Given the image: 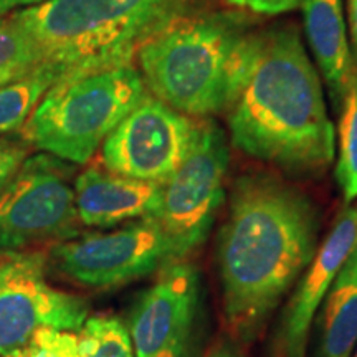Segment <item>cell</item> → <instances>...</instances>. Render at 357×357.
Returning <instances> with one entry per match:
<instances>
[{
    "label": "cell",
    "instance_id": "cell-1",
    "mask_svg": "<svg viewBox=\"0 0 357 357\" xmlns=\"http://www.w3.org/2000/svg\"><path fill=\"white\" fill-rule=\"evenodd\" d=\"M318 211L305 192L265 172L236 178L217 260L223 314L238 341L258 337L305 273L318 250Z\"/></svg>",
    "mask_w": 357,
    "mask_h": 357
},
{
    "label": "cell",
    "instance_id": "cell-2",
    "mask_svg": "<svg viewBox=\"0 0 357 357\" xmlns=\"http://www.w3.org/2000/svg\"><path fill=\"white\" fill-rule=\"evenodd\" d=\"M229 113L231 142L291 174H319L336 154L318 70L291 25L260 32L247 77Z\"/></svg>",
    "mask_w": 357,
    "mask_h": 357
},
{
    "label": "cell",
    "instance_id": "cell-3",
    "mask_svg": "<svg viewBox=\"0 0 357 357\" xmlns=\"http://www.w3.org/2000/svg\"><path fill=\"white\" fill-rule=\"evenodd\" d=\"M208 0H45L12 19L29 33L55 83L131 65L141 47Z\"/></svg>",
    "mask_w": 357,
    "mask_h": 357
},
{
    "label": "cell",
    "instance_id": "cell-4",
    "mask_svg": "<svg viewBox=\"0 0 357 357\" xmlns=\"http://www.w3.org/2000/svg\"><path fill=\"white\" fill-rule=\"evenodd\" d=\"M260 32L230 12L195 13L176 22L137 52L151 95L185 116L227 113L255 55Z\"/></svg>",
    "mask_w": 357,
    "mask_h": 357
},
{
    "label": "cell",
    "instance_id": "cell-5",
    "mask_svg": "<svg viewBox=\"0 0 357 357\" xmlns=\"http://www.w3.org/2000/svg\"><path fill=\"white\" fill-rule=\"evenodd\" d=\"M139 70L116 66L58 82L25 124V137L43 153L86 164L146 95Z\"/></svg>",
    "mask_w": 357,
    "mask_h": 357
},
{
    "label": "cell",
    "instance_id": "cell-6",
    "mask_svg": "<svg viewBox=\"0 0 357 357\" xmlns=\"http://www.w3.org/2000/svg\"><path fill=\"white\" fill-rule=\"evenodd\" d=\"M185 258L154 217L109 231L68 240L52 250L61 275L89 288H113L160 271Z\"/></svg>",
    "mask_w": 357,
    "mask_h": 357
},
{
    "label": "cell",
    "instance_id": "cell-7",
    "mask_svg": "<svg viewBox=\"0 0 357 357\" xmlns=\"http://www.w3.org/2000/svg\"><path fill=\"white\" fill-rule=\"evenodd\" d=\"M68 166L50 155L24 160L0 192V252H19L79 234Z\"/></svg>",
    "mask_w": 357,
    "mask_h": 357
},
{
    "label": "cell",
    "instance_id": "cell-8",
    "mask_svg": "<svg viewBox=\"0 0 357 357\" xmlns=\"http://www.w3.org/2000/svg\"><path fill=\"white\" fill-rule=\"evenodd\" d=\"M229 169L227 134L211 118L197 123L194 146L182 166L162 184L155 220L187 257L204 243L225 197Z\"/></svg>",
    "mask_w": 357,
    "mask_h": 357
},
{
    "label": "cell",
    "instance_id": "cell-9",
    "mask_svg": "<svg viewBox=\"0 0 357 357\" xmlns=\"http://www.w3.org/2000/svg\"><path fill=\"white\" fill-rule=\"evenodd\" d=\"M197 123L146 93L101 144V160L119 176L162 185L194 146Z\"/></svg>",
    "mask_w": 357,
    "mask_h": 357
},
{
    "label": "cell",
    "instance_id": "cell-10",
    "mask_svg": "<svg viewBox=\"0 0 357 357\" xmlns=\"http://www.w3.org/2000/svg\"><path fill=\"white\" fill-rule=\"evenodd\" d=\"M200 316V276L177 261L134 303L129 318L134 357H192Z\"/></svg>",
    "mask_w": 357,
    "mask_h": 357
},
{
    "label": "cell",
    "instance_id": "cell-11",
    "mask_svg": "<svg viewBox=\"0 0 357 357\" xmlns=\"http://www.w3.org/2000/svg\"><path fill=\"white\" fill-rule=\"evenodd\" d=\"M42 266L38 261L0 283V357L22 349L40 329L79 331L88 318V303L50 287Z\"/></svg>",
    "mask_w": 357,
    "mask_h": 357
},
{
    "label": "cell",
    "instance_id": "cell-12",
    "mask_svg": "<svg viewBox=\"0 0 357 357\" xmlns=\"http://www.w3.org/2000/svg\"><path fill=\"white\" fill-rule=\"evenodd\" d=\"M357 248V207H346L303 273L283 314L278 347L284 357H305L307 336L326 294Z\"/></svg>",
    "mask_w": 357,
    "mask_h": 357
},
{
    "label": "cell",
    "instance_id": "cell-13",
    "mask_svg": "<svg viewBox=\"0 0 357 357\" xmlns=\"http://www.w3.org/2000/svg\"><path fill=\"white\" fill-rule=\"evenodd\" d=\"M160 197V184L95 167L79 174L75 182L78 218L88 227L105 229L134 218L155 217Z\"/></svg>",
    "mask_w": 357,
    "mask_h": 357
},
{
    "label": "cell",
    "instance_id": "cell-14",
    "mask_svg": "<svg viewBox=\"0 0 357 357\" xmlns=\"http://www.w3.org/2000/svg\"><path fill=\"white\" fill-rule=\"evenodd\" d=\"M310 48L323 73L329 100L339 113L357 66L347 42L342 0H301Z\"/></svg>",
    "mask_w": 357,
    "mask_h": 357
},
{
    "label": "cell",
    "instance_id": "cell-15",
    "mask_svg": "<svg viewBox=\"0 0 357 357\" xmlns=\"http://www.w3.org/2000/svg\"><path fill=\"white\" fill-rule=\"evenodd\" d=\"M357 344V248L323 301L312 357H351Z\"/></svg>",
    "mask_w": 357,
    "mask_h": 357
},
{
    "label": "cell",
    "instance_id": "cell-16",
    "mask_svg": "<svg viewBox=\"0 0 357 357\" xmlns=\"http://www.w3.org/2000/svg\"><path fill=\"white\" fill-rule=\"evenodd\" d=\"M55 84L47 68H35L30 73L0 84V132L15 131L24 126L45 93Z\"/></svg>",
    "mask_w": 357,
    "mask_h": 357
},
{
    "label": "cell",
    "instance_id": "cell-17",
    "mask_svg": "<svg viewBox=\"0 0 357 357\" xmlns=\"http://www.w3.org/2000/svg\"><path fill=\"white\" fill-rule=\"evenodd\" d=\"M78 357H134L131 334L119 318H86L78 334Z\"/></svg>",
    "mask_w": 357,
    "mask_h": 357
},
{
    "label": "cell",
    "instance_id": "cell-18",
    "mask_svg": "<svg viewBox=\"0 0 357 357\" xmlns=\"http://www.w3.org/2000/svg\"><path fill=\"white\" fill-rule=\"evenodd\" d=\"M339 114L336 181L342 197L349 204L357 197V68Z\"/></svg>",
    "mask_w": 357,
    "mask_h": 357
},
{
    "label": "cell",
    "instance_id": "cell-19",
    "mask_svg": "<svg viewBox=\"0 0 357 357\" xmlns=\"http://www.w3.org/2000/svg\"><path fill=\"white\" fill-rule=\"evenodd\" d=\"M42 66L37 45L10 17L0 19V73L19 78Z\"/></svg>",
    "mask_w": 357,
    "mask_h": 357
},
{
    "label": "cell",
    "instance_id": "cell-20",
    "mask_svg": "<svg viewBox=\"0 0 357 357\" xmlns=\"http://www.w3.org/2000/svg\"><path fill=\"white\" fill-rule=\"evenodd\" d=\"M7 357H78V337L71 331L45 328Z\"/></svg>",
    "mask_w": 357,
    "mask_h": 357
},
{
    "label": "cell",
    "instance_id": "cell-21",
    "mask_svg": "<svg viewBox=\"0 0 357 357\" xmlns=\"http://www.w3.org/2000/svg\"><path fill=\"white\" fill-rule=\"evenodd\" d=\"M25 155L26 151L24 146L12 141H0V192L24 164Z\"/></svg>",
    "mask_w": 357,
    "mask_h": 357
},
{
    "label": "cell",
    "instance_id": "cell-22",
    "mask_svg": "<svg viewBox=\"0 0 357 357\" xmlns=\"http://www.w3.org/2000/svg\"><path fill=\"white\" fill-rule=\"evenodd\" d=\"M229 3L250 12L265 13V15H278V13L289 12L298 6H301V0H229Z\"/></svg>",
    "mask_w": 357,
    "mask_h": 357
},
{
    "label": "cell",
    "instance_id": "cell-23",
    "mask_svg": "<svg viewBox=\"0 0 357 357\" xmlns=\"http://www.w3.org/2000/svg\"><path fill=\"white\" fill-rule=\"evenodd\" d=\"M38 261H42V258L37 255H30V257H13L12 260L0 263V283H3L6 280L12 278L13 275L20 273V271L26 270V268H30Z\"/></svg>",
    "mask_w": 357,
    "mask_h": 357
},
{
    "label": "cell",
    "instance_id": "cell-24",
    "mask_svg": "<svg viewBox=\"0 0 357 357\" xmlns=\"http://www.w3.org/2000/svg\"><path fill=\"white\" fill-rule=\"evenodd\" d=\"M347 15H349V30L354 53L357 58V0H347Z\"/></svg>",
    "mask_w": 357,
    "mask_h": 357
},
{
    "label": "cell",
    "instance_id": "cell-25",
    "mask_svg": "<svg viewBox=\"0 0 357 357\" xmlns=\"http://www.w3.org/2000/svg\"><path fill=\"white\" fill-rule=\"evenodd\" d=\"M42 2H45V0H0V15L6 12L15 10L19 7H33Z\"/></svg>",
    "mask_w": 357,
    "mask_h": 357
},
{
    "label": "cell",
    "instance_id": "cell-26",
    "mask_svg": "<svg viewBox=\"0 0 357 357\" xmlns=\"http://www.w3.org/2000/svg\"><path fill=\"white\" fill-rule=\"evenodd\" d=\"M208 357H242V356H240V352L236 351L235 347L223 344V346H218L215 351H212V354Z\"/></svg>",
    "mask_w": 357,
    "mask_h": 357
},
{
    "label": "cell",
    "instance_id": "cell-27",
    "mask_svg": "<svg viewBox=\"0 0 357 357\" xmlns=\"http://www.w3.org/2000/svg\"><path fill=\"white\" fill-rule=\"evenodd\" d=\"M10 79H13L10 75H3V73H0V84H3V83H7V82H10Z\"/></svg>",
    "mask_w": 357,
    "mask_h": 357
},
{
    "label": "cell",
    "instance_id": "cell-28",
    "mask_svg": "<svg viewBox=\"0 0 357 357\" xmlns=\"http://www.w3.org/2000/svg\"><path fill=\"white\" fill-rule=\"evenodd\" d=\"M354 357H357V351H356V356Z\"/></svg>",
    "mask_w": 357,
    "mask_h": 357
}]
</instances>
